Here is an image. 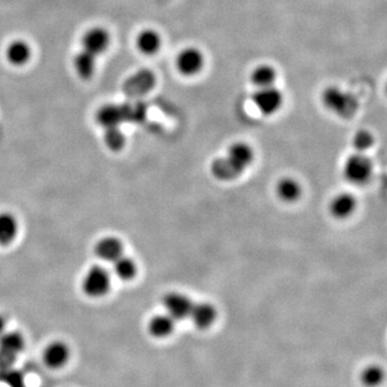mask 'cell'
Segmentation results:
<instances>
[{
    "mask_svg": "<svg viewBox=\"0 0 387 387\" xmlns=\"http://www.w3.org/2000/svg\"><path fill=\"white\" fill-rule=\"evenodd\" d=\"M321 99L326 109L342 119H351L360 109V101L356 96L335 85L325 87L322 91Z\"/></svg>",
    "mask_w": 387,
    "mask_h": 387,
    "instance_id": "6da1fadb",
    "label": "cell"
},
{
    "mask_svg": "<svg viewBox=\"0 0 387 387\" xmlns=\"http://www.w3.org/2000/svg\"><path fill=\"white\" fill-rule=\"evenodd\" d=\"M83 293L91 298H101L109 293L111 277L109 271L103 266H91L83 277Z\"/></svg>",
    "mask_w": 387,
    "mask_h": 387,
    "instance_id": "7a4b0ae2",
    "label": "cell"
},
{
    "mask_svg": "<svg viewBox=\"0 0 387 387\" xmlns=\"http://www.w3.org/2000/svg\"><path fill=\"white\" fill-rule=\"evenodd\" d=\"M372 163L362 153L351 155L344 164L343 175L348 182L364 184L372 178Z\"/></svg>",
    "mask_w": 387,
    "mask_h": 387,
    "instance_id": "3957f363",
    "label": "cell"
},
{
    "mask_svg": "<svg viewBox=\"0 0 387 387\" xmlns=\"http://www.w3.org/2000/svg\"><path fill=\"white\" fill-rule=\"evenodd\" d=\"M205 55L195 46H187L177 55L176 68L183 77H195L205 67Z\"/></svg>",
    "mask_w": 387,
    "mask_h": 387,
    "instance_id": "277c9868",
    "label": "cell"
},
{
    "mask_svg": "<svg viewBox=\"0 0 387 387\" xmlns=\"http://www.w3.org/2000/svg\"><path fill=\"white\" fill-rule=\"evenodd\" d=\"M283 99V94L274 85L258 89L253 95L254 105L264 115L277 113L282 107Z\"/></svg>",
    "mask_w": 387,
    "mask_h": 387,
    "instance_id": "5b68a950",
    "label": "cell"
},
{
    "mask_svg": "<svg viewBox=\"0 0 387 387\" xmlns=\"http://www.w3.org/2000/svg\"><path fill=\"white\" fill-rule=\"evenodd\" d=\"M71 351L68 344L61 340L50 342L44 348L42 362L51 370L63 369L70 362Z\"/></svg>",
    "mask_w": 387,
    "mask_h": 387,
    "instance_id": "8992f818",
    "label": "cell"
},
{
    "mask_svg": "<svg viewBox=\"0 0 387 387\" xmlns=\"http://www.w3.org/2000/svg\"><path fill=\"white\" fill-rule=\"evenodd\" d=\"M25 348V339L16 331L4 333L0 336V362L10 364L14 362L18 354H21Z\"/></svg>",
    "mask_w": 387,
    "mask_h": 387,
    "instance_id": "52a82bcc",
    "label": "cell"
},
{
    "mask_svg": "<svg viewBox=\"0 0 387 387\" xmlns=\"http://www.w3.org/2000/svg\"><path fill=\"white\" fill-rule=\"evenodd\" d=\"M163 305L166 309L167 315H170L175 321H179L189 317L194 303L185 295L173 292L165 295Z\"/></svg>",
    "mask_w": 387,
    "mask_h": 387,
    "instance_id": "ba28073f",
    "label": "cell"
},
{
    "mask_svg": "<svg viewBox=\"0 0 387 387\" xmlns=\"http://www.w3.org/2000/svg\"><path fill=\"white\" fill-rule=\"evenodd\" d=\"M111 37L107 30L103 27H94L87 30L82 38L83 50L99 56L109 48Z\"/></svg>",
    "mask_w": 387,
    "mask_h": 387,
    "instance_id": "9c48e42d",
    "label": "cell"
},
{
    "mask_svg": "<svg viewBox=\"0 0 387 387\" xmlns=\"http://www.w3.org/2000/svg\"><path fill=\"white\" fill-rule=\"evenodd\" d=\"M156 84V77L148 69L134 73L125 83V91L130 96H142L152 91Z\"/></svg>",
    "mask_w": 387,
    "mask_h": 387,
    "instance_id": "30bf717a",
    "label": "cell"
},
{
    "mask_svg": "<svg viewBox=\"0 0 387 387\" xmlns=\"http://www.w3.org/2000/svg\"><path fill=\"white\" fill-rule=\"evenodd\" d=\"M95 254L101 260L113 262L114 260L124 255L123 242L113 236L101 238L95 246Z\"/></svg>",
    "mask_w": 387,
    "mask_h": 387,
    "instance_id": "8fae6325",
    "label": "cell"
},
{
    "mask_svg": "<svg viewBox=\"0 0 387 387\" xmlns=\"http://www.w3.org/2000/svg\"><path fill=\"white\" fill-rule=\"evenodd\" d=\"M230 164L235 167L240 173L243 172L246 167L250 166V163L253 160L254 153L252 148L243 142H237L232 144L227 152L226 156Z\"/></svg>",
    "mask_w": 387,
    "mask_h": 387,
    "instance_id": "7c38bea8",
    "label": "cell"
},
{
    "mask_svg": "<svg viewBox=\"0 0 387 387\" xmlns=\"http://www.w3.org/2000/svg\"><path fill=\"white\" fill-rule=\"evenodd\" d=\"M162 37L156 30L146 28L141 30L136 38V46L141 54L153 56L162 48Z\"/></svg>",
    "mask_w": 387,
    "mask_h": 387,
    "instance_id": "4fadbf2b",
    "label": "cell"
},
{
    "mask_svg": "<svg viewBox=\"0 0 387 387\" xmlns=\"http://www.w3.org/2000/svg\"><path fill=\"white\" fill-rule=\"evenodd\" d=\"M32 48L23 40H14L6 48L5 55L8 63L16 67L27 64L32 58Z\"/></svg>",
    "mask_w": 387,
    "mask_h": 387,
    "instance_id": "5bb4252c",
    "label": "cell"
},
{
    "mask_svg": "<svg viewBox=\"0 0 387 387\" xmlns=\"http://www.w3.org/2000/svg\"><path fill=\"white\" fill-rule=\"evenodd\" d=\"M197 328L205 329L215 323L217 319V310L211 303H199L193 305L189 317Z\"/></svg>",
    "mask_w": 387,
    "mask_h": 387,
    "instance_id": "9a60e30c",
    "label": "cell"
},
{
    "mask_svg": "<svg viewBox=\"0 0 387 387\" xmlns=\"http://www.w3.org/2000/svg\"><path fill=\"white\" fill-rule=\"evenodd\" d=\"M176 321L167 315H158L153 317L148 322V333L152 337L163 339V338L169 337L175 331Z\"/></svg>",
    "mask_w": 387,
    "mask_h": 387,
    "instance_id": "2e32d148",
    "label": "cell"
},
{
    "mask_svg": "<svg viewBox=\"0 0 387 387\" xmlns=\"http://www.w3.org/2000/svg\"><path fill=\"white\" fill-rule=\"evenodd\" d=\"M96 57L97 56L85 50L75 54V58H73V67H75V72L83 80H89L95 75Z\"/></svg>",
    "mask_w": 387,
    "mask_h": 387,
    "instance_id": "e0dca14e",
    "label": "cell"
},
{
    "mask_svg": "<svg viewBox=\"0 0 387 387\" xmlns=\"http://www.w3.org/2000/svg\"><path fill=\"white\" fill-rule=\"evenodd\" d=\"M331 212L337 219H346L355 211L356 199L353 195L348 193L339 194L331 203Z\"/></svg>",
    "mask_w": 387,
    "mask_h": 387,
    "instance_id": "ac0fdd59",
    "label": "cell"
},
{
    "mask_svg": "<svg viewBox=\"0 0 387 387\" xmlns=\"http://www.w3.org/2000/svg\"><path fill=\"white\" fill-rule=\"evenodd\" d=\"M18 234L16 217L9 212L0 213V246H9L15 240Z\"/></svg>",
    "mask_w": 387,
    "mask_h": 387,
    "instance_id": "d6986e66",
    "label": "cell"
},
{
    "mask_svg": "<svg viewBox=\"0 0 387 387\" xmlns=\"http://www.w3.org/2000/svg\"><path fill=\"white\" fill-rule=\"evenodd\" d=\"M278 77V72L274 66L269 64L258 65L250 72V82L253 83L258 89L272 87Z\"/></svg>",
    "mask_w": 387,
    "mask_h": 387,
    "instance_id": "ffe728a7",
    "label": "cell"
},
{
    "mask_svg": "<svg viewBox=\"0 0 387 387\" xmlns=\"http://www.w3.org/2000/svg\"><path fill=\"white\" fill-rule=\"evenodd\" d=\"M113 272L120 280L130 281L137 276L138 267L132 258L122 255L113 262Z\"/></svg>",
    "mask_w": 387,
    "mask_h": 387,
    "instance_id": "44dd1931",
    "label": "cell"
},
{
    "mask_svg": "<svg viewBox=\"0 0 387 387\" xmlns=\"http://www.w3.org/2000/svg\"><path fill=\"white\" fill-rule=\"evenodd\" d=\"M123 116L124 112L122 111L121 108L116 106H105L97 113V122L107 129V128L119 126Z\"/></svg>",
    "mask_w": 387,
    "mask_h": 387,
    "instance_id": "7402d4cb",
    "label": "cell"
},
{
    "mask_svg": "<svg viewBox=\"0 0 387 387\" xmlns=\"http://www.w3.org/2000/svg\"><path fill=\"white\" fill-rule=\"evenodd\" d=\"M278 196L285 203H293L301 195V187L294 179L284 178L277 185Z\"/></svg>",
    "mask_w": 387,
    "mask_h": 387,
    "instance_id": "603a6c76",
    "label": "cell"
},
{
    "mask_svg": "<svg viewBox=\"0 0 387 387\" xmlns=\"http://www.w3.org/2000/svg\"><path fill=\"white\" fill-rule=\"evenodd\" d=\"M211 172L215 178L223 181L232 180L241 175L226 158H219L213 160L211 165Z\"/></svg>",
    "mask_w": 387,
    "mask_h": 387,
    "instance_id": "cb8c5ba5",
    "label": "cell"
},
{
    "mask_svg": "<svg viewBox=\"0 0 387 387\" xmlns=\"http://www.w3.org/2000/svg\"><path fill=\"white\" fill-rule=\"evenodd\" d=\"M125 136H124L123 132L120 129L119 126L106 129L105 144L110 150L113 151V152L121 151L125 146Z\"/></svg>",
    "mask_w": 387,
    "mask_h": 387,
    "instance_id": "d4e9b609",
    "label": "cell"
},
{
    "mask_svg": "<svg viewBox=\"0 0 387 387\" xmlns=\"http://www.w3.org/2000/svg\"><path fill=\"white\" fill-rule=\"evenodd\" d=\"M384 372L379 366L367 367L362 374V383L368 387H376L382 383Z\"/></svg>",
    "mask_w": 387,
    "mask_h": 387,
    "instance_id": "484cf974",
    "label": "cell"
},
{
    "mask_svg": "<svg viewBox=\"0 0 387 387\" xmlns=\"http://www.w3.org/2000/svg\"><path fill=\"white\" fill-rule=\"evenodd\" d=\"M374 141V136H372V132H368V130H360L354 136L353 146L356 150L362 153L372 148Z\"/></svg>",
    "mask_w": 387,
    "mask_h": 387,
    "instance_id": "4316f807",
    "label": "cell"
},
{
    "mask_svg": "<svg viewBox=\"0 0 387 387\" xmlns=\"http://www.w3.org/2000/svg\"><path fill=\"white\" fill-rule=\"evenodd\" d=\"M6 326H7V322H6L5 317L3 315H0V336L5 333Z\"/></svg>",
    "mask_w": 387,
    "mask_h": 387,
    "instance_id": "83f0119b",
    "label": "cell"
}]
</instances>
